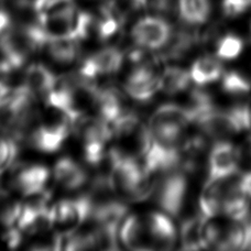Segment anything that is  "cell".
Wrapping results in <instances>:
<instances>
[{
	"instance_id": "obj_21",
	"label": "cell",
	"mask_w": 251,
	"mask_h": 251,
	"mask_svg": "<svg viewBox=\"0 0 251 251\" xmlns=\"http://www.w3.org/2000/svg\"><path fill=\"white\" fill-rule=\"evenodd\" d=\"M46 47L52 60L60 64H71L77 59L79 53L77 40L74 39H52L49 40Z\"/></svg>"
},
{
	"instance_id": "obj_20",
	"label": "cell",
	"mask_w": 251,
	"mask_h": 251,
	"mask_svg": "<svg viewBox=\"0 0 251 251\" xmlns=\"http://www.w3.org/2000/svg\"><path fill=\"white\" fill-rule=\"evenodd\" d=\"M191 80L190 72L178 66H170L160 76V91L167 95H176L186 91Z\"/></svg>"
},
{
	"instance_id": "obj_19",
	"label": "cell",
	"mask_w": 251,
	"mask_h": 251,
	"mask_svg": "<svg viewBox=\"0 0 251 251\" xmlns=\"http://www.w3.org/2000/svg\"><path fill=\"white\" fill-rule=\"evenodd\" d=\"M206 222H207V219L201 213L194 215V216L187 217L182 222L180 236L183 249H204L203 230Z\"/></svg>"
},
{
	"instance_id": "obj_23",
	"label": "cell",
	"mask_w": 251,
	"mask_h": 251,
	"mask_svg": "<svg viewBox=\"0 0 251 251\" xmlns=\"http://www.w3.org/2000/svg\"><path fill=\"white\" fill-rule=\"evenodd\" d=\"M245 49V42L239 35L227 33L216 43V56L219 60L231 61L240 56Z\"/></svg>"
},
{
	"instance_id": "obj_10",
	"label": "cell",
	"mask_w": 251,
	"mask_h": 251,
	"mask_svg": "<svg viewBox=\"0 0 251 251\" xmlns=\"http://www.w3.org/2000/svg\"><path fill=\"white\" fill-rule=\"evenodd\" d=\"M56 83L57 78L52 71L43 64L34 63L25 70L22 85L35 100L37 98L46 100V97L54 89Z\"/></svg>"
},
{
	"instance_id": "obj_30",
	"label": "cell",
	"mask_w": 251,
	"mask_h": 251,
	"mask_svg": "<svg viewBox=\"0 0 251 251\" xmlns=\"http://www.w3.org/2000/svg\"><path fill=\"white\" fill-rule=\"evenodd\" d=\"M13 72V70H11V67L9 66L6 62L3 60H0V91L3 87H6V80L8 78V76L10 75Z\"/></svg>"
},
{
	"instance_id": "obj_8",
	"label": "cell",
	"mask_w": 251,
	"mask_h": 251,
	"mask_svg": "<svg viewBox=\"0 0 251 251\" xmlns=\"http://www.w3.org/2000/svg\"><path fill=\"white\" fill-rule=\"evenodd\" d=\"M195 125L199 126L201 132L207 138L221 139L243 132L230 108L219 109L216 107Z\"/></svg>"
},
{
	"instance_id": "obj_33",
	"label": "cell",
	"mask_w": 251,
	"mask_h": 251,
	"mask_svg": "<svg viewBox=\"0 0 251 251\" xmlns=\"http://www.w3.org/2000/svg\"><path fill=\"white\" fill-rule=\"evenodd\" d=\"M248 152H249V155L251 156V136L248 140Z\"/></svg>"
},
{
	"instance_id": "obj_27",
	"label": "cell",
	"mask_w": 251,
	"mask_h": 251,
	"mask_svg": "<svg viewBox=\"0 0 251 251\" xmlns=\"http://www.w3.org/2000/svg\"><path fill=\"white\" fill-rule=\"evenodd\" d=\"M74 4V0H33L32 9L37 18L51 15Z\"/></svg>"
},
{
	"instance_id": "obj_9",
	"label": "cell",
	"mask_w": 251,
	"mask_h": 251,
	"mask_svg": "<svg viewBox=\"0 0 251 251\" xmlns=\"http://www.w3.org/2000/svg\"><path fill=\"white\" fill-rule=\"evenodd\" d=\"M146 228L151 249H172L176 241V230L171 218L165 214L153 212L148 215Z\"/></svg>"
},
{
	"instance_id": "obj_34",
	"label": "cell",
	"mask_w": 251,
	"mask_h": 251,
	"mask_svg": "<svg viewBox=\"0 0 251 251\" xmlns=\"http://www.w3.org/2000/svg\"><path fill=\"white\" fill-rule=\"evenodd\" d=\"M250 40H251V25H250Z\"/></svg>"
},
{
	"instance_id": "obj_18",
	"label": "cell",
	"mask_w": 251,
	"mask_h": 251,
	"mask_svg": "<svg viewBox=\"0 0 251 251\" xmlns=\"http://www.w3.org/2000/svg\"><path fill=\"white\" fill-rule=\"evenodd\" d=\"M212 13L210 0H178L177 15L182 24L197 26L207 22Z\"/></svg>"
},
{
	"instance_id": "obj_31",
	"label": "cell",
	"mask_w": 251,
	"mask_h": 251,
	"mask_svg": "<svg viewBox=\"0 0 251 251\" xmlns=\"http://www.w3.org/2000/svg\"><path fill=\"white\" fill-rule=\"evenodd\" d=\"M11 16L6 10L0 9V35L11 28Z\"/></svg>"
},
{
	"instance_id": "obj_22",
	"label": "cell",
	"mask_w": 251,
	"mask_h": 251,
	"mask_svg": "<svg viewBox=\"0 0 251 251\" xmlns=\"http://www.w3.org/2000/svg\"><path fill=\"white\" fill-rule=\"evenodd\" d=\"M222 91L231 96L247 95L251 92V82L238 71H228L222 76Z\"/></svg>"
},
{
	"instance_id": "obj_4",
	"label": "cell",
	"mask_w": 251,
	"mask_h": 251,
	"mask_svg": "<svg viewBox=\"0 0 251 251\" xmlns=\"http://www.w3.org/2000/svg\"><path fill=\"white\" fill-rule=\"evenodd\" d=\"M173 28L168 20L160 16H148L139 20L131 30V38L143 50H160L172 38Z\"/></svg>"
},
{
	"instance_id": "obj_32",
	"label": "cell",
	"mask_w": 251,
	"mask_h": 251,
	"mask_svg": "<svg viewBox=\"0 0 251 251\" xmlns=\"http://www.w3.org/2000/svg\"><path fill=\"white\" fill-rule=\"evenodd\" d=\"M245 226V244L244 249L251 250V218L249 221L244 223Z\"/></svg>"
},
{
	"instance_id": "obj_1",
	"label": "cell",
	"mask_w": 251,
	"mask_h": 251,
	"mask_svg": "<svg viewBox=\"0 0 251 251\" xmlns=\"http://www.w3.org/2000/svg\"><path fill=\"white\" fill-rule=\"evenodd\" d=\"M190 124L192 118L185 106L164 104L152 114L148 128L153 140L181 142Z\"/></svg>"
},
{
	"instance_id": "obj_26",
	"label": "cell",
	"mask_w": 251,
	"mask_h": 251,
	"mask_svg": "<svg viewBox=\"0 0 251 251\" xmlns=\"http://www.w3.org/2000/svg\"><path fill=\"white\" fill-rule=\"evenodd\" d=\"M18 143L13 138H0V176L15 163L18 155Z\"/></svg>"
},
{
	"instance_id": "obj_7",
	"label": "cell",
	"mask_w": 251,
	"mask_h": 251,
	"mask_svg": "<svg viewBox=\"0 0 251 251\" xmlns=\"http://www.w3.org/2000/svg\"><path fill=\"white\" fill-rule=\"evenodd\" d=\"M124 59V53L118 48H105L85 59L78 74L89 79H95L97 76L116 74L122 69Z\"/></svg>"
},
{
	"instance_id": "obj_24",
	"label": "cell",
	"mask_w": 251,
	"mask_h": 251,
	"mask_svg": "<svg viewBox=\"0 0 251 251\" xmlns=\"http://www.w3.org/2000/svg\"><path fill=\"white\" fill-rule=\"evenodd\" d=\"M22 210V204L9 195L6 191L0 190V225L12 227L18 223Z\"/></svg>"
},
{
	"instance_id": "obj_13",
	"label": "cell",
	"mask_w": 251,
	"mask_h": 251,
	"mask_svg": "<svg viewBox=\"0 0 251 251\" xmlns=\"http://www.w3.org/2000/svg\"><path fill=\"white\" fill-rule=\"evenodd\" d=\"M98 116L107 123L113 124L116 119L125 114L127 109L125 106V97L117 88L109 86L100 89L97 102Z\"/></svg>"
},
{
	"instance_id": "obj_15",
	"label": "cell",
	"mask_w": 251,
	"mask_h": 251,
	"mask_svg": "<svg viewBox=\"0 0 251 251\" xmlns=\"http://www.w3.org/2000/svg\"><path fill=\"white\" fill-rule=\"evenodd\" d=\"M50 176L49 170L44 165H31L17 174L13 185L24 195L31 194L43 188H47V183Z\"/></svg>"
},
{
	"instance_id": "obj_29",
	"label": "cell",
	"mask_w": 251,
	"mask_h": 251,
	"mask_svg": "<svg viewBox=\"0 0 251 251\" xmlns=\"http://www.w3.org/2000/svg\"><path fill=\"white\" fill-rule=\"evenodd\" d=\"M22 235L24 234L20 231L19 228L9 227L3 235V243L7 245L8 248L15 249L21 244Z\"/></svg>"
},
{
	"instance_id": "obj_14",
	"label": "cell",
	"mask_w": 251,
	"mask_h": 251,
	"mask_svg": "<svg viewBox=\"0 0 251 251\" xmlns=\"http://www.w3.org/2000/svg\"><path fill=\"white\" fill-rule=\"evenodd\" d=\"M224 194H225V188H224L223 180L205 182L200 196V213L207 221L222 213Z\"/></svg>"
},
{
	"instance_id": "obj_11",
	"label": "cell",
	"mask_w": 251,
	"mask_h": 251,
	"mask_svg": "<svg viewBox=\"0 0 251 251\" xmlns=\"http://www.w3.org/2000/svg\"><path fill=\"white\" fill-rule=\"evenodd\" d=\"M54 177L57 184L69 191L78 190L87 182V173L70 158H62L54 167Z\"/></svg>"
},
{
	"instance_id": "obj_6",
	"label": "cell",
	"mask_w": 251,
	"mask_h": 251,
	"mask_svg": "<svg viewBox=\"0 0 251 251\" xmlns=\"http://www.w3.org/2000/svg\"><path fill=\"white\" fill-rule=\"evenodd\" d=\"M160 76L153 62H139L126 80L125 92L133 100L149 101L160 91Z\"/></svg>"
},
{
	"instance_id": "obj_16",
	"label": "cell",
	"mask_w": 251,
	"mask_h": 251,
	"mask_svg": "<svg viewBox=\"0 0 251 251\" xmlns=\"http://www.w3.org/2000/svg\"><path fill=\"white\" fill-rule=\"evenodd\" d=\"M127 212V206L123 201L107 200L94 206L91 218L95 225L113 227L118 229L119 224L126 218Z\"/></svg>"
},
{
	"instance_id": "obj_17",
	"label": "cell",
	"mask_w": 251,
	"mask_h": 251,
	"mask_svg": "<svg viewBox=\"0 0 251 251\" xmlns=\"http://www.w3.org/2000/svg\"><path fill=\"white\" fill-rule=\"evenodd\" d=\"M190 74L193 82L203 86L222 78L224 74L223 64L218 57L212 55L201 56L192 64Z\"/></svg>"
},
{
	"instance_id": "obj_5",
	"label": "cell",
	"mask_w": 251,
	"mask_h": 251,
	"mask_svg": "<svg viewBox=\"0 0 251 251\" xmlns=\"http://www.w3.org/2000/svg\"><path fill=\"white\" fill-rule=\"evenodd\" d=\"M241 152L229 141L217 140L210 148L206 181H219L238 172Z\"/></svg>"
},
{
	"instance_id": "obj_28",
	"label": "cell",
	"mask_w": 251,
	"mask_h": 251,
	"mask_svg": "<svg viewBox=\"0 0 251 251\" xmlns=\"http://www.w3.org/2000/svg\"><path fill=\"white\" fill-rule=\"evenodd\" d=\"M250 7V0H222L223 13L227 18H236L244 15Z\"/></svg>"
},
{
	"instance_id": "obj_25",
	"label": "cell",
	"mask_w": 251,
	"mask_h": 251,
	"mask_svg": "<svg viewBox=\"0 0 251 251\" xmlns=\"http://www.w3.org/2000/svg\"><path fill=\"white\" fill-rule=\"evenodd\" d=\"M245 244V226L244 223L234 222L226 229H223L221 243L217 249L222 250H239L244 249Z\"/></svg>"
},
{
	"instance_id": "obj_3",
	"label": "cell",
	"mask_w": 251,
	"mask_h": 251,
	"mask_svg": "<svg viewBox=\"0 0 251 251\" xmlns=\"http://www.w3.org/2000/svg\"><path fill=\"white\" fill-rule=\"evenodd\" d=\"M93 209L94 204L89 195L62 201L53 206V228H55V232L62 236L74 234L88 218H91Z\"/></svg>"
},
{
	"instance_id": "obj_2",
	"label": "cell",
	"mask_w": 251,
	"mask_h": 251,
	"mask_svg": "<svg viewBox=\"0 0 251 251\" xmlns=\"http://www.w3.org/2000/svg\"><path fill=\"white\" fill-rule=\"evenodd\" d=\"M163 174V177L155 182V201L170 216L178 217L187 195V173L177 168Z\"/></svg>"
},
{
	"instance_id": "obj_12",
	"label": "cell",
	"mask_w": 251,
	"mask_h": 251,
	"mask_svg": "<svg viewBox=\"0 0 251 251\" xmlns=\"http://www.w3.org/2000/svg\"><path fill=\"white\" fill-rule=\"evenodd\" d=\"M120 239L125 247L131 250H150V243L148 238L146 224L137 215H129L125 218L122 229H120Z\"/></svg>"
}]
</instances>
